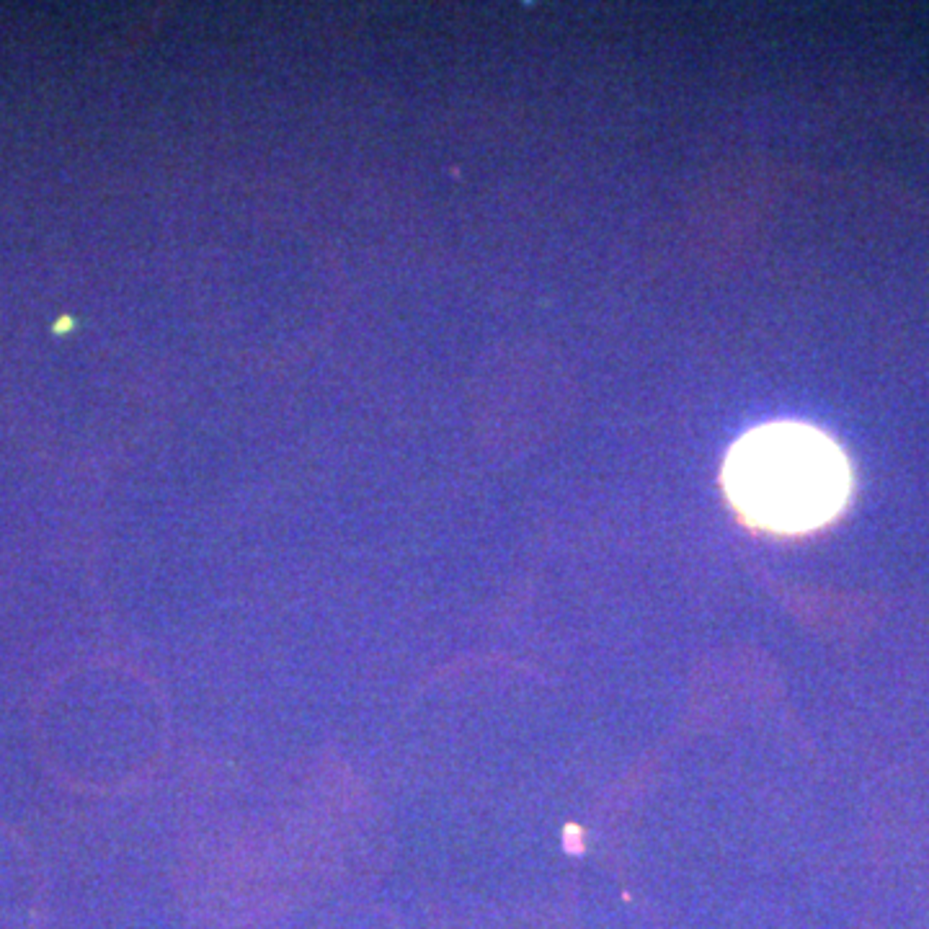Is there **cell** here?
<instances>
[{"label": "cell", "mask_w": 929, "mask_h": 929, "mask_svg": "<svg viewBox=\"0 0 929 929\" xmlns=\"http://www.w3.org/2000/svg\"><path fill=\"white\" fill-rule=\"evenodd\" d=\"M723 488L746 524L772 534H805L842 514L852 467L824 431L793 421L764 423L731 447Z\"/></svg>", "instance_id": "obj_1"}]
</instances>
